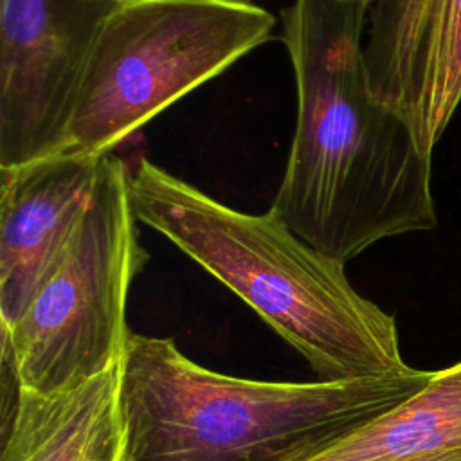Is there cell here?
I'll return each mask as SVG.
<instances>
[{
    "mask_svg": "<svg viewBox=\"0 0 461 461\" xmlns=\"http://www.w3.org/2000/svg\"><path fill=\"white\" fill-rule=\"evenodd\" d=\"M236 2H254V0H236Z\"/></svg>",
    "mask_w": 461,
    "mask_h": 461,
    "instance_id": "cell-12",
    "label": "cell"
},
{
    "mask_svg": "<svg viewBox=\"0 0 461 461\" xmlns=\"http://www.w3.org/2000/svg\"><path fill=\"white\" fill-rule=\"evenodd\" d=\"M432 371L317 382L223 375L175 340L130 335L121 358L126 461H301L423 389Z\"/></svg>",
    "mask_w": 461,
    "mask_h": 461,
    "instance_id": "cell-3",
    "label": "cell"
},
{
    "mask_svg": "<svg viewBox=\"0 0 461 461\" xmlns=\"http://www.w3.org/2000/svg\"><path fill=\"white\" fill-rule=\"evenodd\" d=\"M416 461H461V450H452V452H445V454H438V456H430Z\"/></svg>",
    "mask_w": 461,
    "mask_h": 461,
    "instance_id": "cell-11",
    "label": "cell"
},
{
    "mask_svg": "<svg viewBox=\"0 0 461 461\" xmlns=\"http://www.w3.org/2000/svg\"><path fill=\"white\" fill-rule=\"evenodd\" d=\"M274 25V14L254 2L119 0L94 43L61 151L113 153L268 41Z\"/></svg>",
    "mask_w": 461,
    "mask_h": 461,
    "instance_id": "cell-4",
    "label": "cell"
},
{
    "mask_svg": "<svg viewBox=\"0 0 461 461\" xmlns=\"http://www.w3.org/2000/svg\"><path fill=\"white\" fill-rule=\"evenodd\" d=\"M367 5L294 0L281 11L297 113L268 212L344 263L385 238L438 225L430 157L367 85Z\"/></svg>",
    "mask_w": 461,
    "mask_h": 461,
    "instance_id": "cell-1",
    "label": "cell"
},
{
    "mask_svg": "<svg viewBox=\"0 0 461 461\" xmlns=\"http://www.w3.org/2000/svg\"><path fill=\"white\" fill-rule=\"evenodd\" d=\"M461 450V362L378 420L301 461H416Z\"/></svg>",
    "mask_w": 461,
    "mask_h": 461,
    "instance_id": "cell-10",
    "label": "cell"
},
{
    "mask_svg": "<svg viewBox=\"0 0 461 461\" xmlns=\"http://www.w3.org/2000/svg\"><path fill=\"white\" fill-rule=\"evenodd\" d=\"M362 52L373 97L432 157L461 103V0H371Z\"/></svg>",
    "mask_w": 461,
    "mask_h": 461,
    "instance_id": "cell-7",
    "label": "cell"
},
{
    "mask_svg": "<svg viewBox=\"0 0 461 461\" xmlns=\"http://www.w3.org/2000/svg\"><path fill=\"white\" fill-rule=\"evenodd\" d=\"M130 196L153 229L249 304L299 351L321 380H358L409 369L393 315L360 295L346 263L281 223L250 214L139 155Z\"/></svg>",
    "mask_w": 461,
    "mask_h": 461,
    "instance_id": "cell-2",
    "label": "cell"
},
{
    "mask_svg": "<svg viewBox=\"0 0 461 461\" xmlns=\"http://www.w3.org/2000/svg\"><path fill=\"white\" fill-rule=\"evenodd\" d=\"M137 223L128 160L108 153L56 267L23 315L2 328V357L22 389L54 393L121 362L130 288L148 261Z\"/></svg>",
    "mask_w": 461,
    "mask_h": 461,
    "instance_id": "cell-5",
    "label": "cell"
},
{
    "mask_svg": "<svg viewBox=\"0 0 461 461\" xmlns=\"http://www.w3.org/2000/svg\"><path fill=\"white\" fill-rule=\"evenodd\" d=\"M119 0H0V169L61 151L97 34Z\"/></svg>",
    "mask_w": 461,
    "mask_h": 461,
    "instance_id": "cell-6",
    "label": "cell"
},
{
    "mask_svg": "<svg viewBox=\"0 0 461 461\" xmlns=\"http://www.w3.org/2000/svg\"><path fill=\"white\" fill-rule=\"evenodd\" d=\"M0 461H126L121 362L54 393L20 387Z\"/></svg>",
    "mask_w": 461,
    "mask_h": 461,
    "instance_id": "cell-9",
    "label": "cell"
},
{
    "mask_svg": "<svg viewBox=\"0 0 461 461\" xmlns=\"http://www.w3.org/2000/svg\"><path fill=\"white\" fill-rule=\"evenodd\" d=\"M103 157L59 151L0 169V322L27 310L83 218Z\"/></svg>",
    "mask_w": 461,
    "mask_h": 461,
    "instance_id": "cell-8",
    "label": "cell"
},
{
    "mask_svg": "<svg viewBox=\"0 0 461 461\" xmlns=\"http://www.w3.org/2000/svg\"><path fill=\"white\" fill-rule=\"evenodd\" d=\"M367 2H371V0H367Z\"/></svg>",
    "mask_w": 461,
    "mask_h": 461,
    "instance_id": "cell-13",
    "label": "cell"
}]
</instances>
